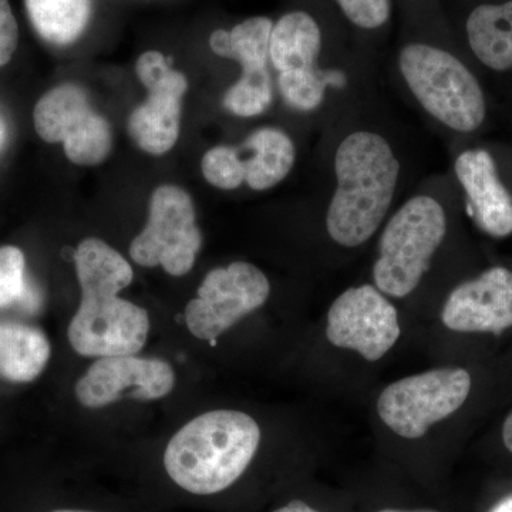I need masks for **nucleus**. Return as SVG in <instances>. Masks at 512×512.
<instances>
[{"mask_svg":"<svg viewBox=\"0 0 512 512\" xmlns=\"http://www.w3.org/2000/svg\"><path fill=\"white\" fill-rule=\"evenodd\" d=\"M82 301L67 336L74 352L86 357L136 355L146 346L150 318L146 309L121 299L134 272L124 256L97 238L80 242L74 252Z\"/></svg>","mask_w":512,"mask_h":512,"instance_id":"nucleus-1","label":"nucleus"},{"mask_svg":"<svg viewBox=\"0 0 512 512\" xmlns=\"http://www.w3.org/2000/svg\"><path fill=\"white\" fill-rule=\"evenodd\" d=\"M338 187L330 200L326 228L336 244L356 248L382 225L399 180L400 164L382 136L356 131L335 156Z\"/></svg>","mask_w":512,"mask_h":512,"instance_id":"nucleus-2","label":"nucleus"},{"mask_svg":"<svg viewBox=\"0 0 512 512\" xmlns=\"http://www.w3.org/2000/svg\"><path fill=\"white\" fill-rule=\"evenodd\" d=\"M259 441L261 429L248 414L235 410L201 414L168 443L165 471L188 493H221L247 470Z\"/></svg>","mask_w":512,"mask_h":512,"instance_id":"nucleus-3","label":"nucleus"},{"mask_svg":"<svg viewBox=\"0 0 512 512\" xmlns=\"http://www.w3.org/2000/svg\"><path fill=\"white\" fill-rule=\"evenodd\" d=\"M400 72L421 106L461 134L476 133L488 116V101L476 74L447 50L413 43L403 47Z\"/></svg>","mask_w":512,"mask_h":512,"instance_id":"nucleus-4","label":"nucleus"},{"mask_svg":"<svg viewBox=\"0 0 512 512\" xmlns=\"http://www.w3.org/2000/svg\"><path fill=\"white\" fill-rule=\"evenodd\" d=\"M446 234V211L439 201L427 195L407 201L380 238V255L373 266L376 288L393 298L410 295L429 271Z\"/></svg>","mask_w":512,"mask_h":512,"instance_id":"nucleus-5","label":"nucleus"},{"mask_svg":"<svg viewBox=\"0 0 512 512\" xmlns=\"http://www.w3.org/2000/svg\"><path fill=\"white\" fill-rule=\"evenodd\" d=\"M471 390V376L458 367L404 377L377 400L380 419L404 439H420L431 426L456 413Z\"/></svg>","mask_w":512,"mask_h":512,"instance_id":"nucleus-6","label":"nucleus"},{"mask_svg":"<svg viewBox=\"0 0 512 512\" xmlns=\"http://www.w3.org/2000/svg\"><path fill=\"white\" fill-rule=\"evenodd\" d=\"M201 245L190 194L177 185L158 187L150 200L147 225L131 242V259L144 268L160 265L168 275L184 276L194 266Z\"/></svg>","mask_w":512,"mask_h":512,"instance_id":"nucleus-7","label":"nucleus"},{"mask_svg":"<svg viewBox=\"0 0 512 512\" xmlns=\"http://www.w3.org/2000/svg\"><path fill=\"white\" fill-rule=\"evenodd\" d=\"M37 136L46 143H63L73 164L94 167L110 156L113 130L93 109L89 94L76 83H63L43 94L33 110Z\"/></svg>","mask_w":512,"mask_h":512,"instance_id":"nucleus-8","label":"nucleus"},{"mask_svg":"<svg viewBox=\"0 0 512 512\" xmlns=\"http://www.w3.org/2000/svg\"><path fill=\"white\" fill-rule=\"evenodd\" d=\"M271 284L261 269L248 262H232L205 276L197 298L185 308V323L192 335L215 340L235 323L268 301Z\"/></svg>","mask_w":512,"mask_h":512,"instance_id":"nucleus-9","label":"nucleus"},{"mask_svg":"<svg viewBox=\"0 0 512 512\" xmlns=\"http://www.w3.org/2000/svg\"><path fill=\"white\" fill-rule=\"evenodd\" d=\"M136 74L146 87L147 99L128 117V134L141 150L151 156H163L180 137L188 80L157 50L138 57Z\"/></svg>","mask_w":512,"mask_h":512,"instance_id":"nucleus-10","label":"nucleus"},{"mask_svg":"<svg viewBox=\"0 0 512 512\" xmlns=\"http://www.w3.org/2000/svg\"><path fill=\"white\" fill-rule=\"evenodd\" d=\"M322 32L306 12L282 16L272 29L269 59L278 70L282 96L296 110H311L322 103L328 79L316 70Z\"/></svg>","mask_w":512,"mask_h":512,"instance_id":"nucleus-11","label":"nucleus"},{"mask_svg":"<svg viewBox=\"0 0 512 512\" xmlns=\"http://www.w3.org/2000/svg\"><path fill=\"white\" fill-rule=\"evenodd\" d=\"M272 29L271 19L256 16L244 20L229 32L215 30L210 37V47L215 55L237 60L242 66L241 77L224 96L225 109L235 116H259L271 104L268 59Z\"/></svg>","mask_w":512,"mask_h":512,"instance_id":"nucleus-12","label":"nucleus"},{"mask_svg":"<svg viewBox=\"0 0 512 512\" xmlns=\"http://www.w3.org/2000/svg\"><path fill=\"white\" fill-rule=\"evenodd\" d=\"M400 333L396 308L375 286L350 288L330 306L329 342L336 348L355 350L369 362L382 359Z\"/></svg>","mask_w":512,"mask_h":512,"instance_id":"nucleus-13","label":"nucleus"},{"mask_svg":"<svg viewBox=\"0 0 512 512\" xmlns=\"http://www.w3.org/2000/svg\"><path fill=\"white\" fill-rule=\"evenodd\" d=\"M173 367L161 359L136 355L100 357L76 386L87 409H100L124 399L158 400L173 392Z\"/></svg>","mask_w":512,"mask_h":512,"instance_id":"nucleus-14","label":"nucleus"},{"mask_svg":"<svg viewBox=\"0 0 512 512\" xmlns=\"http://www.w3.org/2000/svg\"><path fill=\"white\" fill-rule=\"evenodd\" d=\"M441 320L461 333L501 335L512 326V271L493 266L458 285L444 303Z\"/></svg>","mask_w":512,"mask_h":512,"instance_id":"nucleus-15","label":"nucleus"},{"mask_svg":"<svg viewBox=\"0 0 512 512\" xmlns=\"http://www.w3.org/2000/svg\"><path fill=\"white\" fill-rule=\"evenodd\" d=\"M454 171L466 195L471 220L490 237H510L512 191L504 183L493 154L485 148H468L456 158Z\"/></svg>","mask_w":512,"mask_h":512,"instance_id":"nucleus-16","label":"nucleus"},{"mask_svg":"<svg viewBox=\"0 0 512 512\" xmlns=\"http://www.w3.org/2000/svg\"><path fill=\"white\" fill-rule=\"evenodd\" d=\"M471 53L495 74L512 73V0L483 3L466 22Z\"/></svg>","mask_w":512,"mask_h":512,"instance_id":"nucleus-17","label":"nucleus"},{"mask_svg":"<svg viewBox=\"0 0 512 512\" xmlns=\"http://www.w3.org/2000/svg\"><path fill=\"white\" fill-rule=\"evenodd\" d=\"M52 346L42 329L15 320H0V377L32 383L45 372Z\"/></svg>","mask_w":512,"mask_h":512,"instance_id":"nucleus-18","label":"nucleus"},{"mask_svg":"<svg viewBox=\"0 0 512 512\" xmlns=\"http://www.w3.org/2000/svg\"><path fill=\"white\" fill-rule=\"evenodd\" d=\"M244 150L245 183L255 191H265L284 181L295 164V144L288 134L274 127H262L249 134Z\"/></svg>","mask_w":512,"mask_h":512,"instance_id":"nucleus-19","label":"nucleus"},{"mask_svg":"<svg viewBox=\"0 0 512 512\" xmlns=\"http://www.w3.org/2000/svg\"><path fill=\"white\" fill-rule=\"evenodd\" d=\"M37 35L53 46H69L83 36L93 15V0H25Z\"/></svg>","mask_w":512,"mask_h":512,"instance_id":"nucleus-20","label":"nucleus"},{"mask_svg":"<svg viewBox=\"0 0 512 512\" xmlns=\"http://www.w3.org/2000/svg\"><path fill=\"white\" fill-rule=\"evenodd\" d=\"M202 175L220 190H235L245 183V168L237 147L218 146L205 153L201 161Z\"/></svg>","mask_w":512,"mask_h":512,"instance_id":"nucleus-21","label":"nucleus"},{"mask_svg":"<svg viewBox=\"0 0 512 512\" xmlns=\"http://www.w3.org/2000/svg\"><path fill=\"white\" fill-rule=\"evenodd\" d=\"M28 299L26 258L13 245L0 247V309H9Z\"/></svg>","mask_w":512,"mask_h":512,"instance_id":"nucleus-22","label":"nucleus"},{"mask_svg":"<svg viewBox=\"0 0 512 512\" xmlns=\"http://www.w3.org/2000/svg\"><path fill=\"white\" fill-rule=\"evenodd\" d=\"M346 18L362 29H377L390 18L392 0H336Z\"/></svg>","mask_w":512,"mask_h":512,"instance_id":"nucleus-23","label":"nucleus"},{"mask_svg":"<svg viewBox=\"0 0 512 512\" xmlns=\"http://www.w3.org/2000/svg\"><path fill=\"white\" fill-rule=\"evenodd\" d=\"M19 26L9 0H0V69L12 60L18 49Z\"/></svg>","mask_w":512,"mask_h":512,"instance_id":"nucleus-24","label":"nucleus"},{"mask_svg":"<svg viewBox=\"0 0 512 512\" xmlns=\"http://www.w3.org/2000/svg\"><path fill=\"white\" fill-rule=\"evenodd\" d=\"M274 512H319L316 510H313L312 507H309L308 504L303 503V501L295 500L291 501L288 505H285V507L278 508V510H275Z\"/></svg>","mask_w":512,"mask_h":512,"instance_id":"nucleus-25","label":"nucleus"},{"mask_svg":"<svg viewBox=\"0 0 512 512\" xmlns=\"http://www.w3.org/2000/svg\"><path fill=\"white\" fill-rule=\"evenodd\" d=\"M503 440L505 447L512 453V413L504 421Z\"/></svg>","mask_w":512,"mask_h":512,"instance_id":"nucleus-26","label":"nucleus"},{"mask_svg":"<svg viewBox=\"0 0 512 512\" xmlns=\"http://www.w3.org/2000/svg\"><path fill=\"white\" fill-rule=\"evenodd\" d=\"M490 512H512V495L501 500Z\"/></svg>","mask_w":512,"mask_h":512,"instance_id":"nucleus-27","label":"nucleus"},{"mask_svg":"<svg viewBox=\"0 0 512 512\" xmlns=\"http://www.w3.org/2000/svg\"><path fill=\"white\" fill-rule=\"evenodd\" d=\"M379 512H437V511H434V510H414V511H406V510H392V508H390V510H382V511H379Z\"/></svg>","mask_w":512,"mask_h":512,"instance_id":"nucleus-28","label":"nucleus"},{"mask_svg":"<svg viewBox=\"0 0 512 512\" xmlns=\"http://www.w3.org/2000/svg\"><path fill=\"white\" fill-rule=\"evenodd\" d=\"M53 512H87V511L59 510V511H53Z\"/></svg>","mask_w":512,"mask_h":512,"instance_id":"nucleus-29","label":"nucleus"},{"mask_svg":"<svg viewBox=\"0 0 512 512\" xmlns=\"http://www.w3.org/2000/svg\"><path fill=\"white\" fill-rule=\"evenodd\" d=\"M0 136H2V131H0Z\"/></svg>","mask_w":512,"mask_h":512,"instance_id":"nucleus-30","label":"nucleus"}]
</instances>
